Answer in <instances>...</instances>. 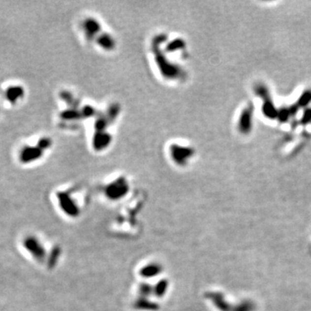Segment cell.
Returning <instances> with one entry per match:
<instances>
[{
    "instance_id": "obj_1",
    "label": "cell",
    "mask_w": 311,
    "mask_h": 311,
    "mask_svg": "<svg viewBox=\"0 0 311 311\" xmlns=\"http://www.w3.org/2000/svg\"><path fill=\"white\" fill-rule=\"evenodd\" d=\"M168 153L170 159L178 164H183L191 159L194 155V150L191 145L172 143L169 146Z\"/></svg>"
}]
</instances>
